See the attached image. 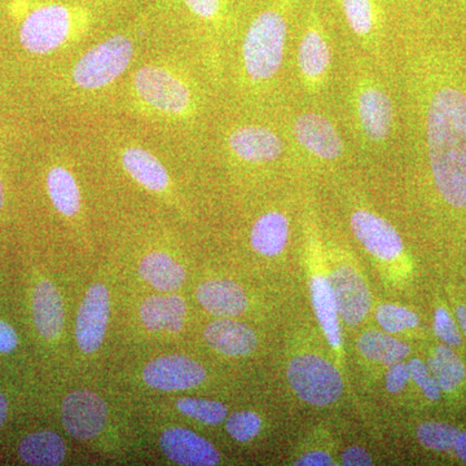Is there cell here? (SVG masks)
<instances>
[{
	"label": "cell",
	"instance_id": "cell-25",
	"mask_svg": "<svg viewBox=\"0 0 466 466\" xmlns=\"http://www.w3.org/2000/svg\"><path fill=\"white\" fill-rule=\"evenodd\" d=\"M18 455L24 462L38 466H56L66 459V443L60 435L50 431L26 435L18 444Z\"/></svg>",
	"mask_w": 466,
	"mask_h": 466
},
{
	"label": "cell",
	"instance_id": "cell-28",
	"mask_svg": "<svg viewBox=\"0 0 466 466\" xmlns=\"http://www.w3.org/2000/svg\"><path fill=\"white\" fill-rule=\"evenodd\" d=\"M358 348L364 357L389 367L400 363L410 352V346L406 343L379 330H370L361 334Z\"/></svg>",
	"mask_w": 466,
	"mask_h": 466
},
{
	"label": "cell",
	"instance_id": "cell-15",
	"mask_svg": "<svg viewBox=\"0 0 466 466\" xmlns=\"http://www.w3.org/2000/svg\"><path fill=\"white\" fill-rule=\"evenodd\" d=\"M350 226L355 238L376 258L390 262L397 259L404 249L403 240L397 228L385 218L368 208L352 211Z\"/></svg>",
	"mask_w": 466,
	"mask_h": 466
},
{
	"label": "cell",
	"instance_id": "cell-30",
	"mask_svg": "<svg viewBox=\"0 0 466 466\" xmlns=\"http://www.w3.org/2000/svg\"><path fill=\"white\" fill-rule=\"evenodd\" d=\"M460 431L443 422H424L417 429V438L426 449L450 451L455 449Z\"/></svg>",
	"mask_w": 466,
	"mask_h": 466
},
{
	"label": "cell",
	"instance_id": "cell-13",
	"mask_svg": "<svg viewBox=\"0 0 466 466\" xmlns=\"http://www.w3.org/2000/svg\"><path fill=\"white\" fill-rule=\"evenodd\" d=\"M108 406L90 390L70 392L61 406V420L67 433L78 441L94 440L106 428Z\"/></svg>",
	"mask_w": 466,
	"mask_h": 466
},
{
	"label": "cell",
	"instance_id": "cell-9",
	"mask_svg": "<svg viewBox=\"0 0 466 466\" xmlns=\"http://www.w3.org/2000/svg\"><path fill=\"white\" fill-rule=\"evenodd\" d=\"M334 48L318 0H308L303 9L294 55V69L303 97L318 106L327 96L332 81Z\"/></svg>",
	"mask_w": 466,
	"mask_h": 466
},
{
	"label": "cell",
	"instance_id": "cell-22",
	"mask_svg": "<svg viewBox=\"0 0 466 466\" xmlns=\"http://www.w3.org/2000/svg\"><path fill=\"white\" fill-rule=\"evenodd\" d=\"M187 305L179 296H153L140 308L143 324L156 332L177 333L182 330Z\"/></svg>",
	"mask_w": 466,
	"mask_h": 466
},
{
	"label": "cell",
	"instance_id": "cell-10",
	"mask_svg": "<svg viewBox=\"0 0 466 466\" xmlns=\"http://www.w3.org/2000/svg\"><path fill=\"white\" fill-rule=\"evenodd\" d=\"M281 124L289 156L318 167H332L346 157L348 146L339 125L318 106L291 110Z\"/></svg>",
	"mask_w": 466,
	"mask_h": 466
},
{
	"label": "cell",
	"instance_id": "cell-3",
	"mask_svg": "<svg viewBox=\"0 0 466 466\" xmlns=\"http://www.w3.org/2000/svg\"><path fill=\"white\" fill-rule=\"evenodd\" d=\"M159 34L148 0L137 8L135 16L119 18L88 46L69 55L60 76L61 95L69 113L112 106L126 76Z\"/></svg>",
	"mask_w": 466,
	"mask_h": 466
},
{
	"label": "cell",
	"instance_id": "cell-19",
	"mask_svg": "<svg viewBox=\"0 0 466 466\" xmlns=\"http://www.w3.org/2000/svg\"><path fill=\"white\" fill-rule=\"evenodd\" d=\"M204 336L210 348L227 357H248L258 345L256 333L248 325L229 319L208 324Z\"/></svg>",
	"mask_w": 466,
	"mask_h": 466
},
{
	"label": "cell",
	"instance_id": "cell-16",
	"mask_svg": "<svg viewBox=\"0 0 466 466\" xmlns=\"http://www.w3.org/2000/svg\"><path fill=\"white\" fill-rule=\"evenodd\" d=\"M109 312V291L106 285H92L76 315V342L85 354H92L103 343L108 327Z\"/></svg>",
	"mask_w": 466,
	"mask_h": 466
},
{
	"label": "cell",
	"instance_id": "cell-4",
	"mask_svg": "<svg viewBox=\"0 0 466 466\" xmlns=\"http://www.w3.org/2000/svg\"><path fill=\"white\" fill-rule=\"evenodd\" d=\"M300 0H268L248 18L231 64L238 109L269 113L280 104L291 24Z\"/></svg>",
	"mask_w": 466,
	"mask_h": 466
},
{
	"label": "cell",
	"instance_id": "cell-39",
	"mask_svg": "<svg viewBox=\"0 0 466 466\" xmlns=\"http://www.w3.org/2000/svg\"><path fill=\"white\" fill-rule=\"evenodd\" d=\"M18 345V337L16 330L14 329L11 324L0 320V352L8 354L14 351Z\"/></svg>",
	"mask_w": 466,
	"mask_h": 466
},
{
	"label": "cell",
	"instance_id": "cell-32",
	"mask_svg": "<svg viewBox=\"0 0 466 466\" xmlns=\"http://www.w3.org/2000/svg\"><path fill=\"white\" fill-rule=\"evenodd\" d=\"M377 321L389 333H400L419 325L415 312L394 305L380 306L376 312Z\"/></svg>",
	"mask_w": 466,
	"mask_h": 466
},
{
	"label": "cell",
	"instance_id": "cell-5",
	"mask_svg": "<svg viewBox=\"0 0 466 466\" xmlns=\"http://www.w3.org/2000/svg\"><path fill=\"white\" fill-rule=\"evenodd\" d=\"M162 35L200 60L222 84L248 18L250 0H149Z\"/></svg>",
	"mask_w": 466,
	"mask_h": 466
},
{
	"label": "cell",
	"instance_id": "cell-2",
	"mask_svg": "<svg viewBox=\"0 0 466 466\" xmlns=\"http://www.w3.org/2000/svg\"><path fill=\"white\" fill-rule=\"evenodd\" d=\"M179 52L149 50L139 58L116 91L112 106L175 137H198L210 115L208 86L195 63Z\"/></svg>",
	"mask_w": 466,
	"mask_h": 466
},
{
	"label": "cell",
	"instance_id": "cell-37",
	"mask_svg": "<svg viewBox=\"0 0 466 466\" xmlns=\"http://www.w3.org/2000/svg\"><path fill=\"white\" fill-rule=\"evenodd\" d=\"M69 2L84 3V5H95V7L106 8L110 11L119 12V14H125V12H130L140 7L148 0H69Z\"/></svg>",
	"mask_w": 466,
	"mask_h": 466
},
{
	"label": "cell",
	"instance_id": "cell-23",
	"mask_svg": "<svg viewBox=\"0 0 466 466\" xmlns=\"http://www.w3.org/2000/svg\"><path fill=\"white\" fill-rule=\"evenodd\" d=\"M289 229V219L284 213L279 210L267 211L256 220L251 228V247L262 256H279L287 247Z\"/></svg>",
	"mask_w": 466,
	"mask_h": 466
},
{
	"label": "cell",
	"instance_id": "cell-12",
	"mask_svg": "<svg viewBox=\"0 0 466 466\" xmlns=\"http://www.w3.org/2000/svg\"><path fill=\"white\" fill-rule=\"evenodd\" d=\"M288 381L300 400L317 407L329 406L343 391L337 368L318 355L294 358L288 367Z\"/></svg>",
	"mask_w": 466,
	"mask_h": 466
},
{
	"label": "cell",
	"instance_id": "cell-44",
	"mask_svg": "<svg viewBox=\"0 0 466 466\" xmlns=\"http://www.w3.org/2000/svg\"><path fill=\"white\" fill-rule=\"evenodd\" d=\"M5 205V187H3L2 179H0V208Z\"/></svg>",
	"mask_w": 466,
	"mask_h": 466
},
{
	"label": "cell",
	"instance_id": "cell-14",
	"mask_svg": "<svg viewBox=\"0 0 466 466\" xmlns=\"http://www.w3.org/2000/svg\"><path fill=\"white\" fill-rule=\"evenodd\" d=\"M207 379V370L198 361L184 355L155 359L143 370L149 388L161 391H182L198 388Z\"/></svg>",
	"mask_w": 466,
	"mask_h": 466
},
{
	"label": "cell",
	"instance_id": "cell-29",
	"mask_svg": "<svg viewBox=\"0 0 466 466\" xmlns=\"http://www.w3.org/2000/svg\"><path fill=\"white\" fill-rule=\"evenodd\" d=\"M428 370L443 391L455 390L465 379L464 363L449 346H438L434 350L428 360Z\"/></svg>",
	"mask_w": 466,
	"mask_h": 466
},
{
	"label": "cell",
	"instance_id": "cell-6",
	"mask_svg": "<svg viewBox=\"0 0 466 466\" xmlns=\"http://www.w3.org/2000/svg\"><path fill=\"white\" fill-rule=\"evenodd\" d=\"M7 11L21 47L39 57L72 55L128 14L69 0H9Z\"/></svg>",
	"mask_w": 466,
	"mask_h": 466
},
{
	"label": "cell",
	"instance_id": "cell-20",
	"mask_svg": "<svg viewBox=\"0 0 466 466\" xmlns=\"http://www.w3.org/2000/svg\"><path fill=\"white\" fill-rule=\"evenodd\" d=\"M196 297L202 308L217 317H238L248 306L244 289L231 280L205 281Z\"/></svg>",
	"mask_w": 466,
	"mask_h": 466
},
{
	"label": "cell",
	"instance_id": "cell-1",
	"mask_svg": "<svg viewBox=\"0 0 466 466\" xmlns=\"http://www.w3.org/2000/svg\"><path fill=\"white\" fill-rule=\"evenodd\" d=\"M408 106L413 149L419 150L444 204L466 210V73L449 48L406 32L392 38Z\"/></svg>",
	"mask_w": 466,
	"mask_h": 466
},
{
	"label": "cell",
	"instance_id": "cell-24",
	"mask_svg": "<svg viewBox=\"0 0 466 466\" xmlns=\"http://www.w3.org/2000/svg\"><path fill=\"white\" fill-rule=\"evenodd\" d=\"M52 205L66 218L78 216L82 208L81 188L73 170L64 165H54L46 177Z\"/></svg>",
	"mask_w": 466,
	"mask_h": 466
},
{
	"label": "cell",
	"instance_id": "cell-26",
	"mask_svg": "<svg viewBox=\"0 0 466 466\" xmlns=\"http://www.w3.org/2000/svg\"><path fill=\"white\" fill-rule=\"evenodd\" d=\"M139 275L159 291L179 289L187 278L183 267L162 251H153L144 257L139 265Z\"/></svg>",
	"mask_w": 466,
	"mask_h": 466
},
{
	"label": "cell",
	"instance_id": "cell-8",
	"mask_svg": "<svg viewBox=\"0 0 466 466\" xmlns=\"http://www.w3.org/2000/svg\"><path fill=\"white\" fill-rule=\"evenodd\" d=\"M269 113L238 109L223 122L219 147L227 157L245 167H268L289 155L283 124L271 121Z\"/></svg>",
	"mask_w": 466,
	"mask_h": 466
},
{
	"label": "cell",
	"instance_id": "cell-42",
	"mask_svg": "<svg viewBox=\"0 0 466 466\" xmlns=\"http://www.w3.org/2000/svg\"><path fill=\"white\" fill-rule=\"evenodd\" d=\"M8 415V401L2 391H0V429L5 425Z\"/></svg>",
	"mask_w": 466,
	"mask_h": 466
},
{
	"label": "cell",
	"instance_id": "cell-21",
	"mask_svg": "<svg viewBox=\"0 0 466 466\" xmlns=\"http://www.w3.org/2000/svg\"><path fill=\"white\" fill-rule=\"evenodd\" d=\"M34 323L42 337L55 339L64 327V306L60 291L51 281H41L33 294Z\"/></svg>",
	"mask_w": 466,
	"mask_h": 466
},
{
	"label": "cell",
	"instance_id": "cell-18",
	"mask_svg": "<svg viewBox=\"0 0 466 466\" xmlns=\"http://www.w3.org/2000/svg\"><path fill=\"white\" fill-rule=\"evenodd\" d=\"M162 452L180 465L213 466L219 464L220 455L210 441L188 429L171 428L159 440Z\"/></svg>",
	"mask_w": 466,
	"mask_h": 466
},
{
	"label": "cell",
	"instance_id": "cell-17",
	"mask_svg": "<svg viewBox=\"0 0 466 466\" xmlns=\"http://www.w3.org/2000/svg\"><path fill=\"white\" fill-rule=\"evenodd\" d=\"M337 311L345 323L358 325L370 309V296L366 283L351 267H339L327 276Z\"/></svg>",
	"mask_w": 466,
	"mask_h": 466
},
{
	"label": "cell",
	"instance_id": "cell-40",
	"mask_svg": "<svg viewBox=\"0 0 466 466\" xmlns=\"http://www.w3.org/2000/svg\"><path fill=\"white\" fill-rule=\"evenodd\" d=\"M296 466H329L334 465L332 456L328 455L324 451H314V452L306 453L300 456L296 462Z\"/></svg>",
	"mask_w": 466,
	"mask_h": 466
},
{
	"label": "cell",
	"instance_id": "cell-35",
	"mask_svg": "<svg viewBox=\"0 0 466 466\" xmlns=\"http://www.w3.org/2000/svg\"><path fill=\"white\" fill-rule=\"evenodd\" d=\"M435 334L446 342L449 346H459L461 343V334L455 321L451 318L450 312L446 309L440 308L435 311L434 317Z\"/></svg>",
	"mask_w": 466,
	"mask_h": 466
},
{
	"label": "cell",
	"instance_id": "cell-27",
	"mask_svg": "<svg viewBox=\"0 0 466 466\" xmlns=\"http://www.w3.org/2000/svg\"><path fill=\"white\" fill-rule=\"evenodd\" d=\"M312 306L317 314L319 323L323 328L328 342L333 348L341 345V330H339V311L328 279L324 276H314L309 283Z\"/></svg>",
	"mask_w": 466,
	"mask_h": 466
},
{
	"label": "cell",
	"instance_id": "cell-43",
	"mask_svg": "<svg viewBox=\"0 0 466 466\" xmlns=\"http://www.w3.org/2000/svg\"><path fill=\"white\" fill-rule=\"evenodd\" d=\"M456 314H458L459 323L461 325L466 336V306H459Z\"/></svg>",
	"mask_w": 466,
	"mask_h": 466
},
{
	"label": "cell",
	"instance_id": "cell-31",
	"mask_svg": "<svg viewBox=\"0 0 466 466\" xmlns=\"http://www.w3.org/2000/svg\"><path fill=\"white\" fill-rule=\"evenodd\" d=\"M177 407L183 415L207 425L220 424L227 417V408L219 401L183 398L177 401Z\"/></svg>",
	"mask_w": 466,
	"mask_h": 466
},
{
	"label": "cell",
	"instance_id": "cell-33",
	"mask_svg": "<svg viewBox=\"0 0 466 466\" xmlns=\"http://www.w3.org/2000/svg\"><path fill=\"white\" fill-rule=\"evenodd\" d=\"M262 428V420L251 410L233 413L226 422V429L233 440L249 441L256 438Z\"/></svg>",
	"mask_w": 466,
	"mask_h": 466
},
{
	"label": "cell",
	"instance_id": "cell-36",
	"mask_svg": "<svg viewBox=\"0 0 466 466\" xmlns=\"http://www.w3.org/2000/svg\"><path fill=\"white\" fill-rule=\"evenodd\" d=\"M410 380V368H408V364L400 361V363L394 364L389 370L388 375H386V389L391 394H397V392H400L406 388Z\"/></svg>",
	"mask_w": 466,
	"mask_h": 466
},
{
	"label": "cell",
	"instance_id": "cell-34",
	"mask_svg": "<svg viewBox=\"0 0 466 466\" xmlns=\"http://www.w3.org/2000/svg\"><path fill=\"white\" fill-rule=\"evenodd\" d=\"M410 368V380H413L420 386L426 398L431 400H438L441 398V388L428 367L420 359H412L408 363Z\"/></svg>",
	"mask_w": 466,
	"mask_h": 466
},
{
	"label": "cell",
	"instance_id": "cell-7",
	"mask_svg": "<svg viewBox=\"0 0 466 466\" xmlns=\"http://www.w3.org/2000/svg\"><path fill=\"white\" fill-rule=\"evenodd\" d=\"M391 69L377 66L358 52L350 57L345 76V103L350 128L359 148L381 153L394 143L398 106L386 76Z\"/></svg>",
	"mask_w": 466,
	"mask_h": 466
},
{
	"label": "cell",
	"instance_id": "cell-41",
	"mask_svg": "<svg viewBox=\"0 0 466 466\" xmlns=\"http://www.w3.org/2000/svg\"><path fill=\"white\" fill-rule=\"evenodd\" d=\"M455 450L459 458L466 464V431L465 433H460L458 441H456Z\"/></svg>",
	"mask_w": 466,
	"mask_h": 466
},
{
	"label": "cell",
	"instance_id": "cell-38",
	"mask_svg": "<svg viewBox=\"0 0 466 466\" xmlns=\"http://www.w3.org/2000/svg\"><path fill=\"white\" fill-rule=\"evenodd\" d=\"M342 464L346 466H370L373 462L366 450L352 446L343 452Z\"/></svg>",
	"mask_w": 466,
	"mask_h": 466
},
{
	"label": "cell",
	"instance_id": "cell-11",
	"mask_svg": "<svg viewBox=\"0 0 466 466\" xmlns=\"http://www.w3.org/2000/svg\"><path fill=\"white\" fill-rule=\"evenodd\" d=\"M359 52L391 69L392 39L385 0H334Z\"/></svg>",
	"mask_w": 466,
	"mask_h": 466
}]
</instances>
